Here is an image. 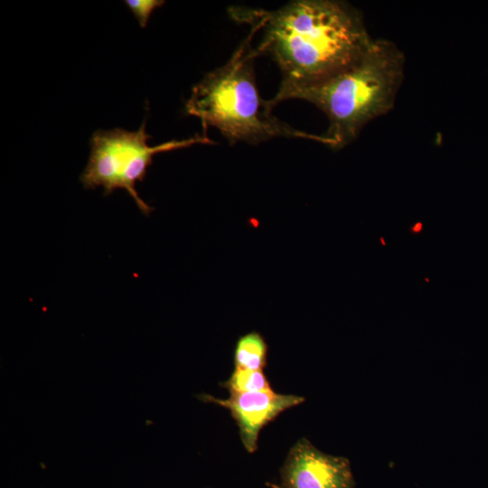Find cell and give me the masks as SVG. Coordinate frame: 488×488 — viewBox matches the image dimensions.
Here are the masks:
<instances>
[{
  "label": "cell",
  "instance_id": "cell-9",
  "mask_svg": "<svg viewBox=\"0 0 488 488\" xmlns=\"http://www.w3.org/2000/svg\"><path fill=\"white\" fill-rule=\"evenodd\" d=\"M135 17L137 19L140 26L145 28L149 21L153 11L164 4L162 0H127L124 2Z\"/></svg>",
  "mask_w": 488,
  "mask_h": 488
},
{
  "label": "cell",
  "instance_id": "cell-2",
  "mask_svg": "<svg viewBox=\"0 0 488 488\" xmlns=\"http://www.w3.org/2000/svg\"><path fill=\"white\" fill-rule=\"evenodd\" d=\"M405 54L391 41L372 39L352 61L313 83L278 89L275 107L286 99L305 100L322 110L329 125L322 136L339 150L354 141L371 121L394 108L405 73Z\"/></svg>",
  "mask_w": 488,
  "mask_h": 488
},
{
  "label": "cell",
  "instance_id": "cell-1",
  "mask_svg": "<svg viewBox=\"0 0 488 488\" xmlns=\"http://www.w3.org/2000/svg\"><path fill=\"white\" fill-rule=\"evenodd\" d=\"M236 13V12H235ZM263 31L256 48L278 65V89L320 80L356 59L373 38L361 12L341 1L297 0L272 11H237Z\"/></svg>",
  "mask_w": 488,
  "mask_h": 488
},
{
  "label": "cell",
  "instance_id": "cell-3",
  "mask_svg": "<svg viewBox=\"0 0 488 488\" xmlns=\"http://www.w3.org/2000/svg\"><path fill=\"white\" fill-rule=\"evenodd\" d=\"M247 38L222 66L209 72L192 89L185 105L187 114L201 119L203 135L216 127L230 143L256 144L275 137L305 138L326 145L324 137L304 132L273 114V104L259 94L254 71L258 56L252 46L260 30L251 23Z\"/></svg>",
  "mask_w": 488,
  "mask_h": 488
},
{
  "label": "cell",
  "instance_id": "cell-7",
  "mask_svg": "<svg viewBox=\"0 0 488 488\" xmlns=\"http://www.w3.org/2000/svg\"><path fill=\"white\" fill-rule=\"evenodd\" d=\"M267 345L257 332L241 336L235 347V369L263 371L267 363Z\"/></svg>",
  "mask_w": 488,
  "mask_h": 488
},
{
  "label": "cell",
  "instance_id": "cell-10",
  "mask_svg": "<svg viewBox=\"0 0 488 488\" xmlns=\"http://www.w3.org/2000/svg\"><path fill=\"white\" fill-rule=\"evenodd\" d=\"M422 228V223L417 222L415 226L410 230V232H412L413 234L419 233Z\"/></svg>",
  "mask_w": 488,
  "mask_h": 488
},
{
  "label": "cell",
  "instance_id": "cell-8",
  "mask_svg": "<svg viewBox=\"0 0 488 488\" xmlns=\"http://www.w3.org/2000/svg\"><path fill=\"white\" fill-rule=\"evenodd\" d=\"M228 391L258 392L272 389L263 371L235 369L222 383Z\"/></svg>",
  "mask_w": 488,
  "mask_h": 488
},
{
  "label": "cell",
  "instance_id": "cell-6",
  "mask_svg": "<svg viewBox=\"0 0 488 488\" xmlns=\"http://www.w3.org/2000/svg\"><path fill=\"white\" fill-rule=\"evenodd\" d=\"M230 397L221 399L208 394L200 395L204 402L228 408L236 421L242 444L247 451L258 447L260 430L285 410L301 404L300 396L278 394L270 390L258 392L229 391Z\"/></svg>",
  "mask_w": 488,
  "mask_h": 488
},
{
  "label": "cell",
  "instance_id": "cell-4",
  "mask_svg": "<svg viewBox=\"0 0 488 488\" xmlns=\"http://www.w3.org/2000/svg\"><path fill=\"white\" fill-rule=\"evenodd\" d=\"M151 138L145 132V119L137 131L123 128L98 130L90 138V155L80 175L85 189L102 186L105 194L116 189L127 190L140 211L149 215L153 210L137 194L136 182H142L153 156L157 153L188 147L195 144H213L207 136H194L183 140H172L155 146H149Z\"/></svg>",
  "mask_w": 488,
  "mask_h": 488
},
{
  "label": "cell",
  "instance_id": "cell-5",
  "mask_svg": "<svg viewBox=\"0 0 488 488\" xmlns=\"http://www.w3.org/2000/svg\"><path fill=\"white\" fill-rule=\"evenodd\" d=\"M281 488H352L350 462L325 454L305 438L290 449L280 470Z\"/></svg>",
  "mask_w": 488,
  "mask_h": 488
}]
</instances>
